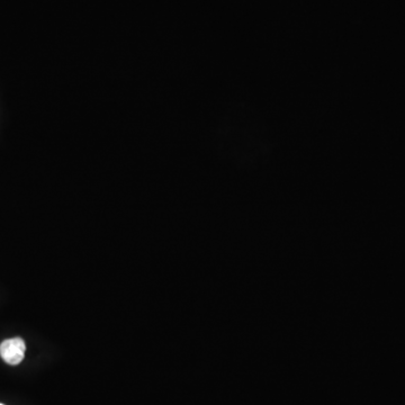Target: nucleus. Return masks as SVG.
<instances>
[{"instance_id": "nucleus-2", "label": "nucleus", "mask_w": 405, "mask_h": 405, "mask_svg": "<svg viewBox=\"0 0 405 405\" xmlns=\"http://www.w3.org/2000/svg\"><path fill=\"white\" fill-rule=\"evenodd\" d=\"M0 405H3V404H0Z\"/></svg>"}, {"instance_id": "nucleus-1", "label": "nucleus", "mask_w": 405, "mask_h": 405, "mask_svg": "<svg viewBox=\"0 0 405 405\" xmlns=\"http://www.w3.org/2000/svg\"><path fill=\"white\" fill-rule=\"evenodd\" d=\"M26 345L21 338L5 340L0 345V356L9 365H18L24 359Z\"/></svg>"}]
</instances>
